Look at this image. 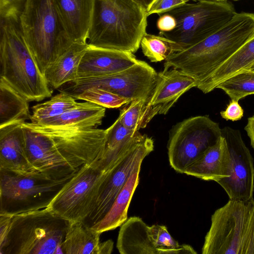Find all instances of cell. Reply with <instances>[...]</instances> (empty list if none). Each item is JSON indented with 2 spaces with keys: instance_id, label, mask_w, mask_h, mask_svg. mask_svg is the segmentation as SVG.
<instances>
[{
  "instance_id": "cell-1",
  "label": "cell",
  "mask_w": 254,
  "mask_h": 254,
  "mask_svg": "<svg viewBox=\"0 0 254 254\" xmlns=\"http://www.w3.org/2000/svg\"><path fill=\"white\" fill-rule=\"evenodd\" d=\"M254 32V14L242 12L203 41L170 56L163 70L179 69L192 77L198 89Z\"/></svg>"
},
{
  "instance_id": "cell-2",
  "label": "cell",
  "mask_w": 254,
  "mask_h": 254,
  "mask_svg": "<svg viewBox=\"0 0 254 254\" xmlns=\"http://www.w3.org/2000/svg\"><path fill=\"white\" fill-rule=\"evenodd\" d=\"M147 12L132 0H93L89 46L135 53L146 33Z\"/></svg>"
},
{
  "instance_id": "cell-3",
  "label": "cell",
  "mask_w": 254,
  "mask_h": 254,
  "mask_svg": "<svg viewBox=\"0 0 254 254\" xmlns=\"http://www.w3.org/2000/svg\"><path fill=\"white\" fill-rule=\"evenodd\" d=\"M0 78L29 102L51 97L53 91L23 36L18 21L0 19Z\"/></svg>"
},
{
  "instance_id": "cell-4",
  "label": "cell",
  "mask_w": 254,
  "mask_h": 254,
  "mask_svg": "<svg viewBox=\"0 0 254 254\" xmlns=\"http://www.w3.org/2000/svg\"><path fill=\"white\" fill-rule=\"evenodd\" d=\"M19 22L25 40L43 74L74 43L66 30L55 0H26Z\"/></svg>"
},
{
  "instance_id": "cell-5",
  "label": "cell",
  "mask_w": 254,
  "mask_h": 254,
  "mask_svg": "<svg viewBox=\"0 0 254 254\" xmlns=\"http://www.w3.org/2000/svg\"><path fill=\"white\" fill-rule=\"evenodd\" d=\"M70 223L49 206L13 215L0 254H63L61 245Z\"/></svg>"
},
{
  "instance_id": "cell-6",
  "label": "cell",
  "mask_w": 254,
  "mask_h": 254,
  "mask_svg": "<svg viewBox=\"0 0 254 254\" xmlns=\"http://www.w3.org/2000/svg\"><path fill=\"white\" fill-rule=\"evenodd\" d=\"M202 254H254V198L230 199L215 210Z\"/></svg>"
},
{
  "instance_id": "cell-7",
  "label": "cell",
  "mask_w": 254,
  "mask_h": 254,
  "mask_svg": "<svg viewBox=\"0 0 254 254\" xmlns=\"http://www.w3.org/2000/svg\"><path fill=\"white\" fill-rule=\"evenodd\" d=\"M24 131L64 158L77 172L103 157L108 129L51 126L24 122Z\"/></svg>"
},
{
  "instance_id": "cell-8",
  "label": "cell",
  "mask_w": 254,
  "mask_h": 254,
  "mask_svg": "<svg viewBox=\"0 0 254 254\" xmlns=\"http://www.w3.org/2000/svg\"><path fill=\"white\" fill-rule=\"evenodd\" d=\"M75 174L54 179L40 172L21 174L0 169V214L13 216L48 207Z\"/></svg>"
},
{
  "instance_id": "cell-9",
  "label": "cell",
  "mask_w": 254,
  "mask_h": 254,
  "mask_svg": "<svg viewBox=\"0 0 254 254\" xmlns=\"http://www.w3.org/2000/svg\"><path fill=\"white\" fill-rule=\"evenodd\" d=\"M128 146L127 142L117 157L108 165H104L100 159L81 167L49 207L70 222L84 221L94 209L102 183L124 155Z\"/></svg>"
},
{
  "instance_id": "cell-10",
  "label": "cell",
  "mask_w": 254,
  "mask_h": 254,
  "mask_svg": "<svg viewBox=\"0 0 254 254\" xmlns=\"http://www.w3.org/2000/svg\"><path fill=\"white\" fill-rule=\"evenodd\" d=\"M176 22L171 31L159 35L180 45L184 50L203 41L228 23L236 13L228 1L199 0L185 3L167 12Z\"/></svg>"
},
{
  "instance_id": "cell-11",
  "label": "cell",
  "mask_w": 254,
  "mask_h": 254,
  "mask_svg": "<svg viewBox=\"0 0 254 254\" xmlns=\"http://www.w3.org/2000/svg\"><path fill=\"white\" fill-rule=\"evenodd\" d=\"M221 136L219 124L208 116L191 117L177 123L169 131L167 148L170 166L176 172L184 173Z\"/></svg>"
},
{
  "instance_id": "cell-12",
  "label": "cell",
  "mask_w": 254,
  "mask_h": 254,
  "mask_svg": "<svg viewBox=\"0 0 254 254\" xmlns=\"http://www.w3.org/2000/svg\"><path fill=\"white\" fill-rule=\"evenodd\" d=\"M157 73L147 63L139 60L123 71L106 75L77 78L58 90L74 98L84 90L96 87L131 101L142 99L148 102L156 84Z\"/></svg>"
},
{
  "instance_id": "cell-13",
  "label": "cell",
  "mask_w": 254,
  "mask_h": 254,
  "mask_svg": "<svg viewBox=\"0 0 254 254\" xmlns=\"http://www.w3.org/2000/svg\"><path fill=\"white\" fill-rule=\"evenodd\" d=\"M154 149V141L138 131L131 138L124 155L102 183L93 210L83 221L92 227L100 221L111 208L129 177L140 170L143 159Z\"/></svg>"
},
{
  "instance_id": "cell-14",
  "label": "cell",
  "mask_w": 254,
  "mask_h": 254,
  "mask_svg": "<svg viewBox=\"0 0 254 254\" xmlns=\"http://www.w3.org/2000/svg\"><path fill=\"white\" fill-rule=\"evenodd\" d=\"M221 135L226 141L231 160V173L228 178L217 182L230 199L248 200L254 191V159L245 144L239 130L226 127Z\"/></svg>"
},
{
  "instance_id": "cell-15",
  "label": "cell",
  "mask_w": 254,
  "mask_h": 254,
  "mask_svg": "<svg viewBox=\"0 0 254 254\" xmlns=\"http://www.w3.org/2000/svg\"><path fill=\"white\" fill-rule=\"evenodd\" d=\"M24 122L0 127V169L21 174L39 172L27 155L22 125Z\"/></svg>"
},
{
  "instance_id": "cell-16",
  "label": "cell",
  "mask_w": 254,
  "mask_h": 254,
  "mask_svg": "<svg viewBox=\"0 0 254 254\" xmlns=\"http://www.w3.org/2000/svg\"><path fill=\"white\" fill-rule=\"evenodd\" d=\"M138 61L131 52L88 46L81 60L77 78L114 74L132 66Z\"/></svg>"
},
{
  "instance_id": "cell-17",
  "label": "cell",
  "mask_w": 254,
  "mask_h": 254,
  "mask_svg": "<svg viewBox=\"0 0 254 254\" xmlns=\"http://www.w3.org/2000/svg\"><path fill=\"white\" fill-rule=\"evenodd\" d=\"M194 87L195 80L180 70H163L157 73L156 84L147 104L160 106L159 114L165 115L184 93Z\"/></svg>"
},
{
  "instance_id": "cell-18",
  "label": "cell",
  "mask_w": 254,
  "mask_h": 254,
  "mask_svg": "<svg viewBox=\"0 0 254 254\" xmlns=\"http://www.w3.org/2000/svg\"><path fill=\"white\" fill-rule=\"evenodd\" d=\"M231 173V160L225 138L221 135L217 142L185 171L186 175L205 181L228 178Z\"/></svg>"
},
{
  "instance_id": "cell-19",
  "label": "cell",
  "mask_w": 254,
  "mask_h": 254,
  "mask_svg": "<svg viewBox=\"0 0 254 254\" xmlns=\"http://www.w3.org/2000/svg\"><path fill=\"white\" fill-rule=\"evenodd\" d=\"M55 1L66 30L72 41L74 43H86L93 0Z\"/></svg>"
},
{
  "instance_id": "cell-20",
  "label": "cell",
  "mask_w": 254,
  "mask_h": 254,
  "mask_svg": "<svg viewBox=\"0 0 254 254\" xmlns=\"http://www.w3.org/2000/svg\"><path fill=\"white\" fill-rule=\"evenodd\" d=\"M117 248L121 254H158L150 226L139 217H130L122 225Z\"/></svg>"
},
{
  "instance_id": "cell-21",
  "label": "cell",
  "mask_w": 254,
  "mask_h": 254,
  "mask_svg": "<svg viewBox=\"0 0 254 254\" xmlns=\"http://www.w3.org/2000/svg\"><path fill=\"white\" fill-rule=\"evenodd\" d=\"M88 47L86 43H74L47 68L44 75L52 89L77 78L81 60Z\"/></svg>"
},
{
  "instance_id": "cell-22",
  "label": "cell",
  "mask_w": 254,
  "mask_h": 254,
  "mask_svg": "<svg viewBox=\"0 0 254 254\" xmlns=\"http://www.w3.org/2000/svg\"><path fill=\"white\" fill-rule=\"evenodd\" d=\"M254 62V32L227 60L214 72L199 89L208 93L221 82L233 74L247 70Z\"/></svg>"
},
{
  "instance_id": "cell-23",
  "label": "cell",
  "mask_w": 254,
  "mask_h": 254,
  "mask_svg": "<svg viewBox=\"0 0 254 254\" xmlns=\"http://www.w3.org/2000/svg\"><path fill=\"white\" fill-rule=\"evenodd\" d=\"M105 112V107L86 101L78 103L62 114L39 124L51 126L96 128L101 125Z\"/></svg>"
},
{
  "instance_id": "cell-24",
  "label": "cell",
  "mask_w": 254,
  "mask_h": 254,
  "mask_svg": "<svg viewBox=\"0 0 254 254\" xmlns=\"http://www.w3.org/2000/svg\"><path fill=\"white\" fill-rule=\"evenodd\" d=\"M140 170L133 173L118 194L106 216L92 227L102 233L121 226L127 218V211L133 193L138 184Z\"/></svg>"
},
{
  "instance_id": "cell-25",
  "label": "cell",
  "mask_w": 254,
  "mask_h": 254,
  "mask_svg": "<svg viewBox=\"0 0 254 254\" xmlns=\"http://www.w3.org/2000/svg\"><path fill=\"white\" fill-rule=\"evenodd\" d=\"M101 234L83 221L70 222L61 245L63 254H97Z\"/></svg>"
},
{
  "instance_id": "cell-26",
  "label": "cell",
  "mask_w": 254,
  "mask_h": 254,
  "mask_svg": "<svg viewBox=\"0 0 254 254\" xmlns=\"http://www.w3.org/2000/svg\"><path fill=\"white\" fill-rule=\"evenodd\" d=\"M28 101L0 78V127L30 119Z\"/></svg>"
},
{
  "instance_id": "cell-27",
  "label": "cell",
  "mask_w": 254,
  "mask_h": 254,
  "mask_svg": "<svg viewBox=\"0 0 254 254\" xmlns=\"http://www.w3.org/2000/svg\"><path fill=\"white\" fill-rule=\"evenodd\" d=\"M161 107L152 106L142 99L134 100L125 105L118 117L121 123L129 129L136 132L145 128L149 122L159 114Z\"/></svg>"
},
{
  "instance_id": "cell-28",
  "label": "cell",
  "mask_w": 254,
  "mask_h": 254,
  "mask_svg": "<svg viewBox=\"0 0 254 254\" xmlns=\"http://www.w3.org/2000/svg\"><path fill=\"white\" fill-rule=\"evenodd\" d=\"M78 104L75 99L65 93L60 92L49 100L32 107V123L39 124L42 121L62 114Z\"/></svg>"
},
{
  "instance_id": "cell-29",
  "label": "cell",
  "mask_w": 254,
  "mask_h": 254,
  "mask_svg": "<svg viewBox=\"0 0 254 254\" xmlns=\"http://www.w3.org/2000/svg\"><path fill=\"white\" fill-rule=\"evenodd\" d=\"M140 45L144 55L153 63L165 61L171 55L184 50L180 45L164 36L147 33Z\"/></svg>"
},
{
  "instance_id": "cell-30",
  "label": "cell",
  "mask_w": 254,
  "mask_h": 254,
  "mask_svg": "<svg viewBox=\"0 0 254 254\" xmlns=\"http://www.w3.org/2000/svg\"><path fill=\"white\" fill-rule=\"evenodd\" d=\"M216 88L222 90L231 100L239 101L254 94V71L241 70L219 83Z\"/></svg>"
},
{
  "instance_id": "cell-31",
  "label": "cell",
  "mask_w": 254,
  "mask_h": 254,
  "mask_svg": "<svg viewBox=\"0 0 254 254\" xmlns=\"http://www.w3.org/2000/svg\"><path fill=\"white\" fill-rule=\"evenodd\" d=\"M153 242L158 254H196L190 246L180 245L169 233L165 226L153 225L150 226Z\"/></svg>"
},
{
  "instance_id": "cell-32",
  "label": "cell",
  "mask_w": 254,
  "mask_h": 254,
  "mask_svg": "<svg viewBox=\"0 0 254 254\" xmlns=\"http://www.w3.org/2000/svg\"><path fill=\"white\" fill-rule=\"evenodd\" d=\"M107 108H117L131 101L107 90L96 87L84 90L74 97Z\"/></svg>"
},
{
  "instance_id": "cell-33",
  "label": "cell",
  "mask_w": 254,
  "mask_h": 254,
  "mask_svg": "<svg viewBox=\"0 0 254 254\" xmlns=\"http://www.w3.org/2000/svg\"><path fill=\"white\" fill-rule=\"evenodd\" d=\"M108 129L105 152L102 158L103 161L136 133L124 126L118 118Z\"/></svg>"
},
{
  "instance_id": "cell-34",
  "label": "cell",
  "mask_w": 254,
  "mask_h": 254,
  "mask_svg": "<svg viewBox=\"0 0 254 254\" xmlns=\"http://www.w3.org/2000/svg\"><path fill=\"white\" fill-rule=\"evenodd\" d=\"M26 0H0V19L19 20Z\"/></svg>"
},
{
  "instance_id": "cell-35",
  "label": "cell",
  "mask_w": 254,
  "mask_h": 254,
  "mask_svg": "<svg viewBox=\"0 0 254 254\" xmlns=\"http://www.w3.org/2000/svg\"><path fill=\"white\" fill-rule=\"evenodd\" d=\"M186 3L184 0H154L147 11L149 16L157 13H165Z\"/></svg>"
},
{
  "instance_id": "cell-36",
  "label": "cell",
  "mask_w": 254,
  "mask_h": 254,
  "mask_svg": "<svg viewBox=\"0 0 254 254\" xmlns=\"http://www.w3.org/2000/svg\"><path fill=\"white\" fill-rule=\"evenodd\" d=\"M222 118L226 120L237 121L244 116V110L238 101L231 100L224 111L220 112Z\"/></svg>"
},
{
  "instance_id": "cell-37",
  "label": "cell",
  "mask_w": 254,
  "mask_h": 254,
  "mask_svg": "<svg viewBox=\"0 0 254 254\" xmlns=\"http://www.w3.org/2000/svg\"><path fill=\"white\" fill-rule=\"evenodd\" d=\"M176 25L175 18L166 13L161 15L157 22V26L160 32L171 31L175 28Z\"/></svg>"
},
{
  "instance_id": "cell-38",
  "label": "cell",
  "mask_w": 254,
  "mask_h": 254,
  "mask_svg": "<svg viewBox=\"0 0 254 254\" xmlns=\"http://www.w3.org/2000/svg\"><path fill=\"white\" fill-rule=\"evenodd\" d=\"M12 216L0 214V244L2 243L7 235Z\"/></svg>"
},
{
  "instance_id": "cell-39",
  "label": "cell",
  "mask_w": 254,
  "mask_h": 254,
  "mask_svg": "<svg viewBox=\"0 0 254 254\" xmlns=\"http://www.w3.org/2000/svg\"><path fill=\"white\" fill-rule=\"evenodd\" d=\"M251 141V145L254 149V114L248 119V123L245 127Z\"/></svg>"
},
{
  "instance_id": "cell-40",
  "label": "cell",
  "mask_w": 254,
  "mask_h": 254,
  "mask_svg": "<svg viewBox=\"0 0 254 254\" xmlns=\"http://www.w3.org/2000/svg\"><path fill=\"white\" fill-rule=\"evenodd\" d=\"M113 242L108 240L104 242L100 243L98 246L97 254H111L113 249Z\"/></svg>"
},
{
  "instance_id": "cell-41",
  "label": "cell",
  "mask_w": 254,
  "mask_h": 254,
  "mask_svg": "<svg viewBox=\"0 0 254 254\" xmlns=\"http://www.w3.org/2000/svg\"><path fill=\"white\" fill-rule=\"evenodd\" d=\"M141 7H142L146 12L148 10L152 3L154 0H132Z\"/></svg>"
},
{
  "instance_id": "cell-42",
  "label": "cell",
  "mask_w": 254,
  "mask_h": 254,
  "mask_svg": "<svg viewBox=\"0 0 254 254\" xmlns=\"http://www.w3.org/2000/svg\"><path fill=\"white\" fill-rule=\"evenodd\" d=\"M247 70H250L254 71V62L252 64L250 67H249Z\"/></svg>"
},
{
  "instance_id": "cell-43",
  "label": "cell",
  "mask_w": 254,
  "mask_h": 254,
  "mask_svg": "<svg viewBox=\"0 0 254 254\" xmlns=\"http://www.w3.org/2000/svg\"><path fill=\"white\" fill-rule=\"evenodd\" d=\"M184 1H185L186 2L190 0H184ZM194 0V1H197V0Z\"/></svg>"
},
{
  "instance_id": "cell-44",
  "label": "cell",
  "mask_w": 254,
  "mask_h": 254,
  "mask_svg": "<svg viewBox=\"0 0 254 254\" xmlns=\"http://www.w3.org/2000/svg\"><path fill=\"white\" fill-rule=\"evenodd\" d=\"M217 0V1H227L228 0Z\"/></svg>"
},
{
  "instance_id": "cell-45",
  "label": "cell",
  "mask_w": 254,
  "mask_h": 254,
  "mask_svg": "<svg viewBox=\"0 0 254 254\" xmlns=\"http://www.w3.org/2000/svg\"></svg>"
}]
</instances>
